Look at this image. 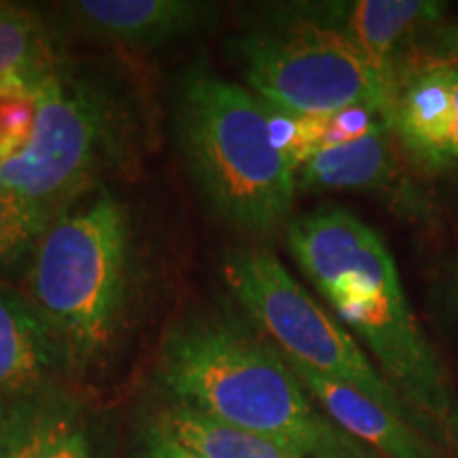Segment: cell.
<instances>
[{
	"mask_svg": "<svg viewBox=\"0 0 458 458\" xmlns=\"http://www.w3.org/2000/svg\"><path fill=\"white\" fill-rule=\"evenodd\" d=\"M165 399L257 433L306 458H380L310 397L284 354L229 314H191L159 342Z\"/></svg>",
	"mask_w": 458,
	"mask_h": 458,
	"instance_id": "1",
	"label": "cell"
},
{
	"mask_svg": "<svg viewBox=\"0 0 458 458\" xmlns=\"http://www.w3.org/2000/svg\"><path fill=\"white\" fill-rule=\"evenodd\" d=\"M286 244L335 318L374 354L386 380L422 420L442 431L456 397L418 327L380 233L351 210L323 206L289 223Z\"/></svg>",
	"mask_w": 458,
	"mask_h": 458,
	"instance_id": "2",
	"label": "cell"
},
{
	"mask_svg": "<svg viewBox=\"0 0 458 458\" xmlns=\"http://www.w3.org/2000/svg\"><path fill=\"white\" fill-rule=\"evenodd\" d=\"M134 229L125 204L100 185L54 216L28 261L26 291L64 351L68 374L106 365L134 301Z\"/></svg>",
	"mask_w": 458,
	"mask_h": 458,
	"instance_id": "3",
	"label": "cell"
},
{
	"mask_svg": "<svg viewBox=\"0 0 458 458\" xmlns=\"http://www.w3.org/2000/svg\"><path fill=\"white\" fill-rule=\"evenodd\" d=\"M174 130L191 179L223 221L255 236L283 225L295 170L272 139L261 98L196 66L181 79Z\"/></svg>",
	"mask_w": 458,
	"mask_h": 458,
	"instance_id": "4",
	"label": "cell"
},
{
	"mask_svg": "<svg viewBox=\"0 0 458 458\" xmlns=\"http://www.w3.org/2000/svg\"><path fill=\"white\" fill-rule=\"evenodd\" d=\"M32 79L30 145L0 174L55 216L100 187L106 172L130 162V119L105 83L74 71L60 51Z\"/></svg>",
	"mask_w": 458,
	"mask_h": 458,
	"instance_id": "5",
	"label": "cell"
},
{
	"mask_svg": "<svg viewBox=\"0 0 458 458\" xmlns=\"http://www.w3.org/2000/svg\"><path fill=\"white\" fill-rule=\"evenodd\" d=\"M223 280L246 317L270 337L284 359L357 388L427 437H435L437 431L410 408L360 351L351 331L291 276L272 250L229 249L223 257Z\"/></svg>",
	"mask_w": 458,
	"mask_h": 458,
	"instance_id": "6",
	"label": "cell"
},
{
	"mask_svg": "<svg viewBox=\"0 0 458 458\" xmlns=\"http://www.w3.org/2000/svg\"><path fill=\"white\" fill-rule=\"evenodd\" d=\"M267 13L272 21L238 41L244 79L257 98L300 114L376 106L391 122L394 88L348 38L270 9Z\"/></svg>",
	"mask_w": 458,
	"mask_h": 458,
	"instance_id": "7",
	"label": "cell"
},
{
	"mask_svg": "<svg viewBox=\"0 0 458 458\" xmlns=\"http://www.w3.org/2000/svg\"><path fill=\"white\" fill-rule=\"evenodd\" d=\"M445 7L437 0H327L283 3L270 11L342 34L391 88H397L399 54L422 28L442 20Z\"/></svg>",
	"mask_w": 458,
	"mask_h": 458,
	"instance_id": "8",
	"label": "cell"
},
{
	"mask_svg": "<svg viewBox=\"0 0 458 458\" xmlns=\"http://www.w3.org/2000/svg\"><path fill=\"white\" fill-rule=\"evenodd\" d=\"M62 13L74 30L91 38L153 49L213 24L216 4L196 0H71Z\"/></svg>",
	"mask_w": 458,
	"mask_h": 458,
	"instance_id": "9",
	"label": "cell"
},
{
	"mask_svg": "<svg viewBox=\"0 0 458 458\" xmlns=\"http://www.w3.org/2000/svg\"><path fill=\"white\" fill-rule=\"evenodd\" d=\"M64 351L30 297L0 284V401H26L60 388Z\"/></svg>",
	"mask_w": 458,
	"mask_h": 458,
	"instance_id": "10",
	"label": "cell"
},
{
	"mask_svg": "<svg viewBox=\"0 0 458 458\" xmlns=\"http://www.w3.org/2000/svg\"><path fill=\"white\" fill-rule=\"evenodd\" d=\"M289 360V359H286ZM300 382L344 433L380 458H442L431 437L357 388L289 360Z\"/></svg>",
	"mask_w": 458,
	"mask_h": 458,
	"instance_id": "11",
	"label": "cell"
},
{
	"mask_svg": "<svg viewBox=\"0 0 458 458\" xmlns=\"http://www.w3.org/2000/svg\"><path fill=\"white\" fill-rule=\"evenodd\" d=\"M454 64L431 66L399 79L391 130L411 157L431 168L456 159V114L452 100Z\"/></svg>",
	"mask_w": 458,
	"mask_h": 458,
	"instance_id": "12",
	"label": "cell"
},
{
	"mask_svg": "<svg viewBox=\"0 0 458 458\" xmlns=\"http://www.w3.org/2000/svg\"><path fill=\"white\" fill-rule=\"evenodd\" d=\"M308 191H382L403 187V168L391 128L340 147L320 148L295 174Z\"/></svg>",
	"mask_w": 458,
	"mask_h": 458,
	"instance_id": "13",
	"label": "cell"
},
{
	"mask_svg": "<svg viewBox=\"0 0 458 458\" xmlns=\"http://www.w3.org/2000/svg\"><path fill=\"white\" fill-rule=\"evenodd\" d=\"M156 414L181 444L202 458H306L283 444L227 425L179 401L164 399Z\"/></svg>",
	"mask_w": 458,
	"mask_h": 458,
	"instance_id": "14",
	"label": "cell"
},
{
	"mask_svg": "<svg viewBox=\"0 0 458 458\" xmlns=\"http://www.w3.org/2000/svg\"><path fill=\"white\" fill-rule=\"evenodd\" d=\"M79 416V405L64 388L17 401L0 433V458H38L62 427Z\"/></svg>",
	"mask_w": 458,
	"mask_h": 458,
	"instance_id": "15",
	"label": "cell"
},
{
	"mask_svg": "<svg viewBox=\"0 0 458 458\" xmlns=\"http://www.w3.org/2000/svg\"><path fill=\"white\" fill-rule=\"evenodd\" d=\"M57 54L38 11L0 3V83L30 77Z\"/></svg>",
	"mask_w": 458,
	"mask_h": 458,
	"instance_id": "16",
	"label": "cell"
},
{
	"mask_svg": "<svg viewBox=\"0 0 458 458\" xmlns=\"http://www.w3.org/2000/svg\"><path fill=\"white\" fill-rule=\"evenodd\" d=\"M54 221L47 210L0 174V274L30 261L38 240Z\"/></svg>",
	"mask_w": 458,
	"mask_h": 458,
	"instance_id": "17",
	"label": "cell"
},
{
	"mask_svg": "<svg viewBox=\"0 0 458 458\" xmlns=\"http://www.w3.org/2000/svg\"><path fill=\"white\" fill-rule=\"evenodd\" d=\"M34 122L37 88L32 74L0 83V168L26 151L32 139Z\"/></svg>",
	"mask_w": 458,
	"mask_h": 458,
	"instance_id": "18",
	"label": "cell"
},
{
	"mask_svg": "<svg viewBox=\"0 0 458 458\" xmlns=\"http://www.w3.org/2000/svg\"><path fill=\"white\" fill-rule=\"evenodd\" d=\"M391 128V122L376 106H348L342 111L325 114L323 119V148L340 147L360 140L371 131Z\"/></svg>",
	"mask_w": 458,
	"mask_h": 458,
	"instance_id": "19",
	"label": "cell"
},
{
	"mask_svg": "<svg viewBox=\"0 0 458 458\" xmlns=\"http://www.w3.org/2000/svg\"><path fill=\"white\" fill-rule=\"evenodd\" d=\"M136 458H202L181 444L159 420V416L147 414L136 431Z\"/></svg>",
	"mask_w": 458,
	"mask_h": 458,
	"instance_id": "20",
	"label": "cell"
},
{
	"mask_svg": "<svg viewBox=\"0 0 458 458\" xmlns=\"http://www.w3.org/2000/svg\"><path fill=\"white\" fill-rule=\"evenodd\" d=\"M38 458H94L89 435L79 422V416L49 439Z\"/></svg>",
	"mask_w": 458,
	"mask_h": 458,
	"instance_id": "21",
	"label": "cell"
},
{
	"mask_svg": "<svg viewBox=\"0 0 458 458\" xmlns=\"http://www.w3.org/2000/svg\"><path fill=\"white\" fill-rule=\"evenodd\" d=\"M442 437L458 452V401L452 403L448 416L442 422Z\"/></svg>",
	"mask_w": 458,
	"mask_h": 458,
	"instance_id": "22",
	"label": "cell"
},
{
	"mask_svg": "<svg viewBox=\"0 0 458 458\" xmlns=\"http://www.w3.org/2000/svg\"><path fill=\"white\" fill-rule=\"evenodd\" d=\"M439 45H442V49L445 51V54L458 57V21L454 26L445 28V30L442 32V37H439Z\"/></svg>",
	"mask_w": 458,
	"mask_h": 458,
	"instance_id": "23",
	"label": "cell"
},
{
	"mask_svg": "<svg viewBox=\"0 0 458 458\" xmlns=\"http://www.w3.org/2000/svg\"><path fill=\"white\" fill-rule=\"evenodd\" d=\"M452 100H454V114H456V159H458V66H454V81H452Z\"/></svg>",
	"mask_w": 458,
	"mask_h": 458,
	"instance_id": "24",
	"label": "cell"
},
{
	"mask_svg": "<svg viewBox=\"0 0 458 458\" xmlns=\"http://www.w3.org/2000/svg\"><path fill=\"white\" fill-rule=\"evenodd\" d=\"M13 405L15 403H9V401H0V433H3V428L7 427L11 411H13Z\"/></svg>",
	"mask_w": 458,
	"mask_h": 458,
	"instance_id": "25",
	"label": "cell"
},
{
	"mask_svg": "<svg viewBox=\"0 0 458 458\" xmlns=\"http://www.w3.org/2000/svg\"><path fill=\"white\" fill-rule=\"evenodd\" d=\"M456 291H458V276H456Z\"/></svg>",
	"mask_w": 458,
	"mask_h": 458,
	"instance_id": "26",
	"label": "cell"
}]
</instances>
